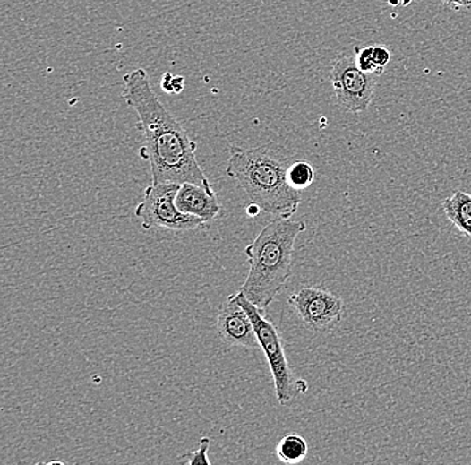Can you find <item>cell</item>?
<instances>
[{"label":"cell","mask_w":471,"mask_h":465,"mask_svg":"<svg viewBox=\"0 0 471 465\" xmlns=\"http://www.w3.org/2000/svg\"><path fill=\"white\" fill-rule=\"evenodd\" d=\"M354 53L357 66L363 72L370 73V74L376 75V77L383 74L384 69L379 67L375 64V59H373V46H367V47L363 48L355 47Z\"/></svg>","instance_id":"obj_13"},{"label":"cell","mask_w":471,"mask_h":465,"mask_svg":"<svg viewBox=\"0 0 471 465\" xmlns=\"http://www.w3.org/2000/svg\"><path fill=\"white\" fill-rule=\"evenodd\" d=\"M245 210L246 213H248L251 218H256L257 215H260V212H262V211L260 210L259 205L254 204V202H251L248 207H245Z\"/></svg>","instance_id":"obj_18"},{"label":"cell","mask_w":471,"mask_h":465,"mask_svg":"<svg viewBox=\"0 0 471 465\" xmlns=\"http://www.w3.org/2000/svg\"><path fill=\"white\" fill-rule=\"evenodd\" d=\"M288 305L311 332L329 334L345 318L346 304L326 288L304 286L288 297Z\"/></svg>","instance_id":"obj_6"},{"label":"cell","mask_w":471,"mask_h":465,"mask_svg":"<svg viewBox=\"0 0 471 465\" xmlns=\"http://www.w3.org/2000/svg\"><path fill=\"white\" fill-rule=\"evenodd\" d=\"M443 5L451 8V10H461L471 5V0H442Z\"/></svg>","instance_id":"obj_17"},{"label":"cell","mask_w":471,"mask_h":465,"mask_svg":"<svg viewBox=\"0 0 471 465\" xmlns=\"http://www.w3.org/2000/svg\"><path fill=\"white\" fill-rule=\"evenodd\" d=\"M307 455V442L297 434L287 435L276 445V456L281 463L299 464L305 461Z\"/></svg>","instance_id":"obj_11"},{"label":"cell","mask_w":471,"mask_h":465,"mask_svg":"<svg viewBox=\"0 0 471 465\" xmlns=\"http://www.w3.org/2000/svg\"><path fill=\"white\" fill-rule=\"evenodd\" d=\"M122 99L138 116V129L143 136L138 155L150 164V184H212L197 161L196 142L159 101L145 69L138 67L124 75Z\"/></svg>","instance_id":"obj_1"},{"label":"cell","mask_w":471,"mask_h":465,"mask_svg":"<svg viewBox=\"0 0 471 465\" xmlns=\"http://www.w3.org/2000/svg\"><path fill=\"white\" fill-rule=\"evenodd\" d=\"M373 59L379 67L384 69L391 61V53L386 46H373Z\"/></svg>","instance_id":"obj_16"},{"label":"cell","mask_w":471,"mask_h":465,"mask_svg":"<svg viewBox=\"0 0 471 465\" xmlns=\"http://www.w3.org/2000/svg\"><path fill=\"white\" fill-rule=\"evenodd\" d=\"M442 210L448 220L471 239V194L458 189L443 200Z\"/></svg>","instance_id":"obj_10"},{"label":"cell","mask_w":471,"mask_h":465,"mask_svg":"<svg viewBox=\"0 0 471 465\" xmlns=\"http://www.w3.org/2000/svg\"><path fill=\"white\" fill-rule=\"evenodd\" d=\"M287 180L297 191L307 189L315 181V169L307 161H292L287 170Z\"/></svg>","instance_id":"obj_12"},{"label":"cell","mask_w":471,"mask_h":465,"mask_svg":"<svg viewBox=\"0 0 471 465\" xmlns=\"http://www.w3.org/2000/svg\"><path fill=\"white\" fill-rule=\"evenodd\" d=\"M236 297L253 323L260 348L264 351L265 358L270 365L273 385H275L276 400L281 407H291L299 397L307 393L310 385L307 381L295 375L287 358L280 332L278 326L265 315L264 310L254 306L240 290L236 293Z\"/></svg>","instance_id":"obj_4"},{"label":"cell","mask_w":471,"mask_h":465,"mask_svg":"<svg viewBox=\"0 0 471 465\" xmlns=\"http://www.w3.org/2000/svg\"><path fill=\"white\" fill-rule=\"evenodd\" d=\"M210 447V437H201L199 443V448L194 451H189V452L184 453L181 456L184 461L189 465L194 464H210V459H208V451Z\"/></svg>","instance_id":"obj_14"},{"label":"cell","mask_w":471,"mask_h":465,"mask_svg":"<svg viewBox=\"0 0 471 465\" xmlns=\"http://www.w3.org/2000/svg\"><path fill=\"white\" fill-rule=\"evenodd\" d=\"M176 204L184 213L197 216L205 223L215 220L223 210L212 184L210 185H199L194 183L181 184L177 197H176Z\"/></svg>","instance_id":"obj_9"},{"label":"cell","mask_w":471,"mask_h":465,"mask_svg":"<svg viewBox=\"0 0 471 465\" xmlns=\"http://www.w3.org/2000/svg\"><path fill=\"white\" fill-rule=\"evenodd\" d=\"M216 332L224 345L245 349L260 348L253 323L236 294L229 296L221 305L216 319Z\"/></svg>","instance_id":"obj_8"},{"label":"cell","mask_w":471,"mask_h":465,"mask_svg":"<svg viewBox=\"0 0 471 465\" xmlns=\"http://www.w3.org/2000/svg\"><path fill=\"white\" fill-rule=\"evenodd\" d=\"M180 184H150L143 192L142 202L134 210L143 229L165 228L172 231H193L205 227L197 216L184 213L176 204Z\"/></svg>","instance_id":"obj_5"},{"label":"cell","mask_w":471,"mask_h":465,"mask_svg":"<svg viewBox=\"0 0 471 465\" xmlns=\"http://www.w3.org/2000/svg\"><path fill=\"white\" fill-rule=\"evenodd\" d=\"M292 159L268 147H231L226 173L245 192L249 202L275 218L291 219L302 194L287 180Z\"/></svg>","instance_id":"obj_3"},{"label":"cell","mask_w":471,"mask_h":465,"mask_svg":"<svg viewBox=\"0 0 471 465\" xmlns=\"http://www.w3.org/2000/svg\"><path fill=\"white\" fill-rule=\"evenodd\" d=\"M305 229V221L275 218L246 245L249 271L240 291L260 310L272 305L291 278L295 243Z\"/></svg>","instance_id":"obj_2"},{"label":"cell","mask_w":471,"mask_h":465,"mask_svg":"<svg viewBox=\"0 0 471 465\" xmlns=\"http://www.w3.org/2000/svg\"><path fill=\"white\" fill-rule=\"evenodd\" d=\"M161 88L167 94L183 93L184 88H185V78L172 74L169 72L165 73L161 78Z\"/></svg>","instance_id":"obj_15"},{"label":"cell","mask_w":471,"mask_h":465,"mask_svg":"<svg viewBox=\"0 0 471 465\" xmlns=\"http://www.w3.org/2000/svg\"><path fill=\"white\" fill-rule=\"evenodd\" d=\"M376 75L363 72L355 53L338 56L332 64L331 82L338 104L351 113H363L370 108L375 93Z\"/></svg>","instance_id":"obj_7"}]
</instances>
